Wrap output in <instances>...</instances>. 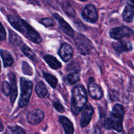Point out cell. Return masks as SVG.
<instances>
[{"mask_svg": "<svg viewBox=\"0 0 134 134\" xmlns=\"http://www.w3.org/2000/svg\"><path fill=\"white\" fill-rule=\"evenodd\" d=\"M7 19L15 29L32 42L40 43L42 41V38L39 33L24 20L16 15H9Z\"/></svg>", "mask_w": 134, "mask_h": 134, "instance_id": "obj_1", "label": "cell"}, {"mask_svg": "<svg viewBox=\"0 0 134 134\" xmlns=\"http://www.w3.org/2000/svg\"><path fill=\"white\" fill-rule=\"evenodd\" d=\"M125 110L124 107L119 104L114 105L111 113L102 121L104 127L108 129H113L117 132L122 130V121Z\"/></svg>", "mask_w": 134, "mask_h": 134, "instance_id": "obj_2", "label": "cell"}, {"mask_svg": "<svg viewBox=\"0 0 134 134\" xmlns=\"http://www.w3.org/2000/svg\"><path fill=\"white\" fill-rule=\"evenodd\" d=\"M87 102V96L84 86L81 84L75 85L72 91L71 111L77 115L85 107Z\"/></svg>", "mask_w": 134, "mask_h": 134, "instance_id": "obj_3", "label": "cell"}, {"mask_svg": "<svg viewBox=\"0 0 134 134\" xmlns=\"http://www.w3.org/2000/svg\"><path fill=\"white\" fill-rule=\"evenodd\" d=\"M20 95L18 104L20 107H24L28 104L32 93V83L25 79L21 77L20 80Z\"/></svg>", "mask_w": 134, "mask_h": 134, "instance_id": "obj_4", "label": "cell"}, {"mask_svg": "<svg viewBox=\"0 0 134 134\" xmlns=\"http://www.w3.org/2000/svg\"><path fill=\"white\" fill-rule=\"evenodd\" d=\"M74 41L79 51L83 55L88 54L92 49V43L83 35L78 34L74 38Z\"/></svg>", "mask_w": 134, "mask_h": 134, "instance_id": "obj_5", "label": "cell"}, {"mask_svg": "<svg viewBox=\"0 0 134 134\" xmlns=\"http://www.w3.org/2000/svg\"><path fill=\"white\" fill-rule=\"evenodd\" d=\"M133 34V31L132 29L125 26L113 28L109 31L110 37L115 40H119L124 37L131 36Z\"/></svg>", "mask_w": 134, "mask_h": 134, "instance_id": "obj_6", "label": "cell"}, {"mask_svg": "<svg viewBox=\"0 0 134 134\" xmlns=\"http://www.w3.org/2000/svg\"><path fill=\"white\" fill-rule=\"evenodd\" d=\"M82 18L90 23H95L98 19V14L95 6L92 4L86 5L81 14Z\"/></svg>", "mask_w": 134, "mask_h": 134, "instance_id": "obj_7", "label": "cell"}, {"mask_svg": "<svg viewBox=\"0 0 134 134\" xmlns=\"http://www.w3.org/2000/svg\"><path fill=\"white\" fill-rule=\"evenodd\" d=\"M44 117V112L39 109H36L32 110L27 115V120L30 124L36 125L39 124Z\"/></svg>", "mask_w": 134, "mask_h": 134, "instance_id": "obj_8", "label": "cell"}, {"mask_svg": "<svg viewBox=\"0 0 134 134\" xmlns=\"http://www.w3.org/2000/svg\"><path fill=\"white\" fill-rule=\"evenodd\" d=\"M93 113L94 109L93 107L90 104L87 105L85 107L81 115L80 120V125L81 127H85L89 124L92 119Z\"/></svg>", "mask_w": 134, "mask_h": 134, "instance_id": "obj_9", "label": "cell"}, {"mask_svg": "<svg viewBox=\"0 0 134 134\" xmlns=\"http://www.w3.org/2000/svg\"><path fill=\"white\" fill-rule=\"evenodd\" d=\"M88 91L91 97L94 99H100L103 96V91L100 87L94 83V80L89 79Z\"/></svg>", "mask_w": 134, "mask_h": 134, "instance_id": "obj_10", "label": "cell"}, {"mask_svg": "<svg viewBox=\"0 0 134 134\" xmlns=\"http://www.w3.org/2000/svg\"><path fill=\"white\" fill-rule=\"evenodd\" d=\"M73 51L71 46L67 43L61 44L58 54L64 62H68L73 56Z\"/></svg>", "mask_w": 134, "mask_h": 134, "instance_id": "obj_11", "label": "cell"}, {"mask_svg": "<svg viewBox=\"0 0 134 134\" xmlns=\"http://www.w3.org/2000/svg\"><path fill=\"white\" fill-rule=\"evenodd\" d=\"M134 17V0H127V2L122 13V18L124 21L130 23Z\"/></svg>", "mask_w": 134, "mask_h": 134, "instance_id": "obj_12", "label": "cell"}, {"mask_svg": "<svg viewBox=\"0 0 134 134\" xmlns=\"http://www.w3.org/2000/svg\"><path fill=\"white\" fill-rule=\"evenodd\" d=\"M53 17L58 21L61 29L67 35L69 36L71 38H73L74 36V30L63 19V18L57 13H54L53 14Z\"/></svg>", "mask_w": 134, "mask_h": 134, "instance_id": "obj_13", "label": "cell"}, {"mask_svg": "<svg viewBox=\"0 0 134 134\" xmlns=\"http://www.w3.org/2000/svg\"><path fill=\"white\" fill-rule=\"evenodd\" d=\"M8 79L10 83L11 86V93H10V100L12 104H14L18 95V91L17 87V82H16V75L14 73L12 72H10L8 74Z\"/></svg>", "mask_w": 134, "mask_h": 134, "instance_id": "obj_14", "label": "cell"}, {"mask_svg": "<svg viewBox=\"0 0 134 134\" xmlns=\"http://www.w3.org/2000/svg\"><path fill=\"white\" fill-rule=\"evenodd\" d=\"M111 46L114 49L119 52L129 51L132 49L131 43L129 41H119L113 42L111 43Z\"/></svg>", "mask_w": 134, "mask_h": 134, "instance_id": "obj_15", "label": "cell"}, {"mask_svg": "<svg viewBox=\"0 0 134 134\" xmlns=\"http://www.w3.org/2000/svg\"><path fill=\"white\" fill-rule=\"evenodd\" d=\"M59 121L64 128L66 134H72L74 132V127L72 122L65 116H60Z\"/></svg>", "mask_w": 134, "mask_h": 134, "instance_id": "obj_16", "label": "cell"}, {"mask_svg": "<svg viewBox=\"0 0 134 134\" xmlns=\"http://www.w3.org/2000/svg\"><path fill=\"white\" fill-rule=\"evenodd\" d=\"M0 55L2 58L5 68L10 66L14 62V59L11 54L7 50H0Z\"/></svg>", "mask_w": 134, "mask_h": 134, "instance_id": "obj_17", "label": "cell"}, {"mask_svg": "<svg viewBox=\"0 0 134 134\" xmlns=\"http://www.w3.org/2000/svg\"><path fill=\"white\" fill-rule=\"evenodd\" d=\"M44 60L49 66L54 70L60 68L62 66L61 63L53 56L51 55H46L44 57Z\"/></svg>", "mask_w": 134, "mask_h": 134, "instance_id": "obj_18", "label": "cell"}, {"mask_svg": "<svg viewBox=\"0 0 134 134\" xmlns=\"http://www.w3.org/2000/svg\"><path fill=\"white\" fill-rule=\"evenodd\" d=\"M35 91L37 95L40 98L44 97L48 94L47 87L42 81H40L37 83L36 86Z\"/></svg>", "mask_w": 134, "mask_h": 134, "instance_id": "obj_19", "label": "cell"}, {"mask_svg": "<svg viewBox=\"0 0 134 134\" xmlns=\"http://www.w3.org/2000/svg\"><path fill=\"white\" fill-rule=\"evenodd\" d=\"M9 41L13 46H18L22 43V39L15 32L9 30Z\"/></svg>", "mask_w": 134, "mask_h": 134, "instance_id": "obj_20", "label": "cell"}, {"mask_svg": "<svg viewBox=\"0 0 134 134\" xmlns=\"http://www.w3.org/2000/svg\"><path fill=\"white\" fill-rule=\"evenodd\" d=\"M21 50L24 54L29 59L32 60L34 62L37 61V59L35 53L29 47L27 46L26 44H23L21 46Z\"/></svg>", "mask_w": 134, "mask_h": 134, "instance_id": "obj_21", "label": "cell"}, {"mask_svg": "<svg viewBox=\"0 0 134 134\" xmlns=\"http://www.w3.org/2000/svg\"><path fill=\"white\" fill-rule=\"evenodd\" d=\"M43 77L46 81L49 84V85L53 88L57 87L58 84V80L53 75L49 73H43Z\"/></svg>", "mask_w": 134, "mask_h": 134, "instance_id": "obj_22", "label": "cell"}, {"mask_svg": "<svg viewBox=\"0 0 134 134\" xmlns=\"http://www.w3.org/2000/svg\"><path fill=\"white\" fill-rule=\"evenodd\" d=\"M80 78V74L78 72H73L69 73L67 77L68 82L71 84H74L77 83Z\"/></svg>", "mask_w": 134, "mask_h": 134, "instance_id": "obj_23", "label": "cell"}, {"mask_svg": "<svg viewBox=\"0 0 134 134\" xmlns=\"http://www.w3.org/2000/svg\"><path fill=\"white\" fill-rule=\"evenodd\" d=\"M63 9L64 12L69 16H74L75 14L74 8L72 7L70 3L64 4V5L63 6Z\"/></svg>", "mask_w": 134, "mask_h": 134, "instance_id": "obj_24", "label": "cell"}, {"mask_svg": "<svg viewBox=\"0 0 134 134\" xmlns=\"http://www.w3.org/2000/svg\"><path fill=\"white\" fill-rule=\"evenodd\" d=\"M2 91L5 96H8L11 93V86L6 81L3 82L2 84Z\"/></svg>", "mask_w": 134, "mask_h": 134, "instance_id": "obj_25", "label": "cell"}, {"mask_svg": "<svg viewBox=\"0 0 134 134\" xmlns=\"http://www.w3.org/2000/svg\"><path fill=\"white\" fill-rule=\"evenodd\" d=\"M23 72L25 74L31 75L32 74V69L26 62H23L22 63Z\"/></svg>", "mask_w": 134, "mask_h": 134, "instance_id": "obj_26", "label": "cell"}, {"mask_svg": "<svg viewBox=\"0 0 134 134\" xmlns=\"http://www.w3.org/2000/svg\"><path fill=\"white\" fill-rule=\"evenodd\" d=\"M39 22L46 27H52L54 25V22L52 19L49 18H44L40 20Z\"/></svg>", "mask_w": 134, "mask_h": 134, "instance_id": "obj_27", "label": "cell"}, {"mask_svg": "<svg viewBox=\"0 0 134 134\" xmlns=\"http://www.w3.org/2000/svg\"><path fill=\"white\" fill-rule=\"evenodd\" d=\"M10 132L12 133H25V129L19 126H15L10 128Z\"/></svg>", "mask_w": 134, "mask_h": 134, "instance_id": "obj_28", "label": "cell"}, {"mask_svg": "<svg viewBox=\"0 0 134 134\" xmlns=\"http://www.w3.org/2000/svg\"><path fill=\"white\" fill-rule=\"evenodd\" d=\"M53 106L55 109L60 113H63L64 111V109L62 104L58 101H55L53 103Z\"/></svg>", "mask_w": 134, "mask_h": 134, "instance_id": "obj_29", "label": "cell"}, {"mask_svg": "<svg viewBox=\"0 0 134 134\" xmlns=\"http://www.w3.org/2000/svg\"><path fill=\"white\" fill-rule=\"evenodd\" d=\"M0 37L2 40H4L6 38V31L4 26H3V25L1 22H0Z\"/></svg>", "mask_w": 134, "mask_h": 134, "instance_id": "obj_30", "label": "cell"}, {"mask_svg": "<svg viewBox=\"0 0 134 134\" xmlns=\"http://www.w3.org/2000/svg\"><path fill=\"white\" fill-rule=\"evenodd\" d=\"M4 130V126L3 124H2V121H0V132Z\"/></svg>", "mask_w": 134, "mask_h": 134, "instance_id": "obj_31", "label": "cell"}, {"mask_svg": "<svg viewBox=\"0 0 134 134\" xmlns=\"http://www.w3.org/2000/svg\"><path fill=\"white\" fill-rule=\"evenodd\" d=\"M1 61H0V72H1Z\"/></svg>", "mask_w": 134, "mask_h": 134, "instance_id": "obj_32", "label": "cell"}, {"mask_svg": "<svg viewBox=\"0 0 134 134\" xmlns=\"http://www.w3.org/2000/svg\"><path fill=\"white\" fill-rule=\"evenodd\" d=\"M80 1H82V2H85V1H86L87 0H79Z\"/></svg>", "mask_w": 134, "mask_h": 134, "instance_id": "obj_33", "label": "cell"}, {"mask_svg": "<svg viewBox=\"0 0 134 134\" xmlns=\"http://www.w3.org/2000/svg\"><path fill=\"white\" fill-rule=\"evenodd\" d=\"M1 41H2V39H1V37H0V42H1Z\"/></svg>", "mask_w": 134, "mask_h": 134, "instance_id": "obj_34", "label": "cell"}]
</instances>
